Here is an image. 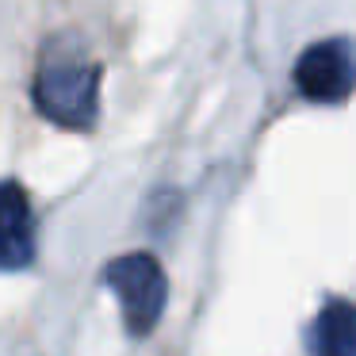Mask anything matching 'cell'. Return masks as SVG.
<instances>
[{
    "instance_id": "obj_1",
    "label": "cell",
    "mask_w": 356,
    "mask_h": 356,
    "mask_svg": "<svg viewBox=\"0 0 356 356\" xmlns=\"http://www.w3.org/2000/svg\"><path fill=\"white\" fill-rule=\"evenodd\" d=\"M100 85L104 65L92 58L81 35L58 31L39 47L31 73V104L47 123L88 134L100 123Z\"/></svg>"
},
{
    "instance_id": "obj_5",
    "label": "cell",
    "mask_w": 356,
    "mask_h": 356,
    "mask_svg": "<svg viewBox=\"0 0 356 356\" xmlns=\"http://www.w3.org/2000/svg\"><path fill=\"white\" fill-rule=\"evenodd\" d=\"M310 356H356V302L353 299H325L318 307L307 333Z\"/></svg>"
},
{
    "instance_id": "obj_4",
    "label": "cell",
    "mask_w": 356,
    "mask_h": 356,
    "mask_svg": "<svg viewBox=\"0 0 356 356\" xmlns=\"http://www.w3.org/2000/svg\"><path fill=\"white\" fill-rule=\"evenodd\" d=\"M39 257V218L19 180H0V272H24Z\"/></svg>"
},
{
    "instance_id": "obj_3",
    "label": "cell",
    "mask_w": 356,
    "mask_h": 356,
    "mask_svg": "<svg viewBox=\"0 0 356 356\" xmlns=\"http://www.w3.org/2000/svg\"><path fill=\"white\" fill-rule=\"evenodd\" d=\"M295 92L310 104L337 108L356 92V39L353 35H330L318 39L295 58Z\"/></svg>"
},
{
    "instance_id": "obj_2",
    "label": "cell",
    "mask_w": 356,
    "mask_h": 356,
    "mask_svg": "<svg viewBox=\"0 0 356 356\" xmlns=\"http://www.w3.org/2000/svg\"><path fill=\"white\" fill-rule=\"evenodd\" d=\"M104 287L119 299L123 325L134 341L157 330L169 302V280L154 253H123L104 268Z\"/></svg>"
}]
</instances>
